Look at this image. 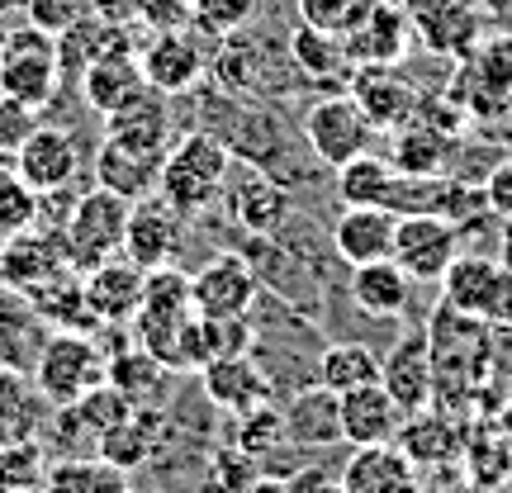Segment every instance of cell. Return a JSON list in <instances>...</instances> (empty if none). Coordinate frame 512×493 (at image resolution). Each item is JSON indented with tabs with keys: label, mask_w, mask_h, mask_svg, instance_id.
Segmentation results:
<instances>
[{
	"label": "cell",
	"mask_w": 512,
	"mask_h": 493,
	"mask_svg": "<svg viewBox=\"0 0 512 493\" xmlns=\"http://www.w3.org/2000/svg\"><path fill=\"white\" fill-rule=\"evenodd\" d=\"M422 332L432 351V408L460 418L465 408H475L479 389L494 380V328L451 304H437Z\"/></svg>",
	"instance_id": "obj_1"
},
{
	"label": "cell",
	"mask_w": 512,
	"mask_h": 493,
	"mask_svg": "<svg viewBox=\"0 0 512 493\" xmlns=\"http://www.w3.org/2000/svg\"><path fill=\"white\" fill-rule=\"evenodd\" d=\"M233 171V152L219 133L209 128H190L185 138L166 147L162 157V181H157V195H162L181 219H195L209 204L223 195V181Z\"/></svg>",
	"instance_id": "obj_2"
},
{
	"label": "cell",
	"mask_w": 512,
	"mask_h": 493,
	"mask_svg": "<svg viewBox=\"0 0 512 493\" xmlns=\"http://www.w3.org/2000/svg\"><path fill=\"white\" fill-rule=\"evenodd\" d=\"M446 91L470 114V128H489L512 110V29L494 24L470 53L456 62Z\"/></svg>",
	"instance_id": "obj_3"
},
{
	"label": "cell",
	"mask_w": 512,
	"mask_h": 493,
	"mask_svg": "<svg viewBox=\"0 0 512 493\" xmlns=\"http://www.w3.org/2000/svg\"><path fill=\"white\" fill-rule=\"evenodd\" d=\"M195 318L190 304V271H181L176 261L147 271L143 280V304L133 313V337L147 356H157L166 370H181V332Z\"/></svg>",
	"instance_id": "obj_4"
},
{
	"label": "cell",
	"mask_w": 512,
	"mask_h": 493,
	"mask_svg": "<svg viewBox=\"0 0 512 493\" xmlns=\"http://www.w3.org/2000/svg\"><path fill=\"white\" fill-rule=\"evenodd\" d=\"M299 133H304V147L318 166H347L351 157H361L375 147V128L361 114V105L351 100V91H323L318 100H309V110L299 114Z\"/></svg>",
	"instance_id": "obj_5"
},
{
	"label": "cell",
	"mask_w": 512,
	"mask_h": 493,
	"mask_svg": "<svg viewBox=\"0 0 512 493\" xmlns=\"http://www.w3.org/2000/svg\"><path fill=\"white\" fill-rule=\"evenodd\" d=\"M441 304L470 313L489 328H512V271L494 252H465L441 275Z\"/></svg>",
	"instance_id": "obj_6"
},
{
	"label": "cell",
	"mask_w": 512,
	"mask_h": 493,
	"mask_svg": "<svg viewBox=\"0 0 512 493\" xmlns=\"http://www.w3.org/2000/svg\"><path fill=\"white\" fill-rule=\"evenodd\" d=\"M128 209L133 204L124 195H114V190L76 195L72 209H67V223H62V247H67V261L76 271H95L110 256H124Z\"/></svg>",
	"instance_id": "obj_7"
},
{
	"label": "cell",
	"mask_w": 512,
	"mask_h": 493,
	"mask_svg": "<svg viewBox=\"0 0 512 493\" xmlns=\"http://www.w3.org/2000/svg\"><path fill=\"white\" fill-rule=\"evenodd\" d=\"M29 375H34V384L43 389V399L53 408H67V403H76L86 389H95L105 380V351L91 342V332L57 328L38 347Z\"/></svg>",
	"instance_id": "obj_8"
},
{
	"label": "cell",
	"mask_w": 512,
	"mask_h": 493,
	"mask_svg": "<svg viewBox=\"0 0 512 493\" xmlns=\"http://www.w3.org/2000/svg\"><path fill=\"white\" fill-rule=\"evenodd\" d=\"M62 81V53H57V38L43 29H19L0 43V95H10L29 110H43L57 95Z\"/></svg>",
	"instance_id": "obj_9"
},
{
	"label": "cell",
	"mask_w": 512,
	"mask_h": 493,
	"mask_svg": "<svg viewBox=\"0 0 512 493\" xmlns=\"http://www.w3.org/2000/svg\"><path fill=\"white\" fill-rule=\"evenodd\" d=\"M399 5L422 53L451 57V62H460L498 24L479 0H399Z\"/></svg>",
	"instance_id": "obj_10"
},
{
	"label": "cell",
	"mask_w": 512,
	"mask_h": 493,
	"mask_svg": "<svg viewBox=\"0 0 512 493\" xmlns=\"http://www.w3.org/2000/svg\"><path fill=\"white\" fill-rule=\"evenodd\" d=\"M342 43L351 67H399L418 48L399 0H356V10L342 24Z\"/></svg>",
	"instance_id": "obj_11"
},
{
	"label": "cell",
	"mask_w": 512,
	"mask_h": 493,
	"mask_svg": "<svg viewBox=\"0 0 512 493\" xmlns=\"http://www.w3.org/2000/svg\"><path fill=\"white\" fill-rule=\"evenodd\" d=\"M223 204H228V219L238 223L247 238H275L280 223L290 219V185L275 181L271 171L242 162L228 171L223 181Z\"/></svg>",
	"instance_id": "obj_12"
},
{
	"label": "cell",
	"mask_w": 512,
	"mask_h": 493,
	"mask_svg": "<svg viewBox=\"0 0 512 493\" xmlns=\"http://www.w3.org/2000/svg\"><path fill=\"white\" fill-rule=\"evenodd\" d=\"M256 299H261V280L242 252H219L200 271H190V304L204 318H252Z\"/></svg>",
	"instance_id": "obj_13"
},
{
	"label": "cell",
	"mask_w": 512,
	"mask_h": 493,
	"mask_svg": "<svg viewBox=\"0 0 512 493\" xmlns=\"http://www.w3.org/2000/svg\"><path fill=\"white\" fill-rule=\"evenodd\" d=\"M456 256H460V228L451 219H441V214H403L399 228H394V261L418 285L437 290Z\"/></svg>",
	"instance_id": "obj_14"
},
{
	"label": "cell",
	"mask_w": 512,
	"mask_h": 493,
	"mask_svg": "<svg viewBox=\"0 0 512 493\" xmlns=\"http://www.w3.org/2000/svg\"><path fill=\"white\" fill-rule=\"evenodd\" d=\"M347 91L380 138L389 128L408 124V119L418 114V95H422L418 86H413V76L403 72V62L399 67H351Z\"/></svg>",
	"instance_id": "obj_15"
},
{
	"label": "cell",
	"mask_w": 512,
	"mask_h": 493,
	"mask_svg": "<svg viewBox=\"0 0 512 493\" xmlns=\"http://www.w3.org/2000/svg\"><path fill=\"white\" fill-rule=\"evenodd\" d=\"M185 242V219L162 200V195H147V200H133L128 209V228H124V256L143 271H157V266H171L176 252Z\"/></svg>",
	"instance_id": "obj_16"
},
{
	"label": "cell",
	"mask_w": 512,
	"mask_h": 493,
	"mask_svg": "<svg viewBox=\"0 0 512 493\" xmlns=\"http://www.w3.org/2000/svg\"><path fill=\"white\" fill-rule=\"evenodd\" d=\"M138 62H143V81L162 95L195 91L204 81V67H209V62H204V48L195 43L190 29H157L152 43L138 53Z\"/></svg>",
	"instance_id": "obj_17"
},
{
	"label": "cell",
	"mask_w": 512,
	"mask_h": 493,
	"mask_svg": "<svg viewBox=\"0 0 512 493\" xmlns=\"http://www.w3.org/2000/svg\"><path fill=\"white\" fill-rule=\"evenodd\" d=\"M380 384L389 389V399L408 413L432 408V351H427V332L413 328L394 337V347L380 356Z\"/></svg>",
	"instance_id": "obj_18"
},
{
	"label": "cell",
	"mask_w": 512,
	"mask_h": 493,
	"mask_svg": "<svg viewBox=\"0 0 512 493\" xmlns=\"http://www.w3.org/2000/svg\"><path fill=\"white\" fill-rule=\"evenodd\" d=\"M143 280H147V271L133 266L128 256H110L105 266L81 271V290H86V304H91L95 323H100V328H124V323H133V313L143 304Z\"/></svg>",
	"instance_id": "obj_19"
},
{
	"label": "cell",
	"mask_w": 512,
	"mask_h": 493,
	"mask_svg": "<svg viewBox=\"0 0 512 493\" xmlns=\"http://www.w3.org/2000/svg\"><path fill=\"white\" fill-rule=\"evenodd\" d=\"M418 290L422 285L403 271L394 256L370 261V266H351V285H347L351 309L366 313V318H375V323H394V318H403Z\"/></svg>",
	"instance_id": "obj_20"
},
{
	"label": "cell",
	"mask_w": 512,
	"mask_h": 493,
	"mask_svg": "<svg viewBox=\"0 0 512 493\" xmlns=\"http://www.w3.org/2000/svg\"><path fill=\"white\" fill-rule=\"evenodd\" d=\"M394 228H399V214L384 204H342V219L332 223L337 261L370 266V261L394 256Z\"/></svg>",
	"instance_id": "obj_21"
},
{
	"label": "cell",
	"mask_w": 512,
	"mask_h": 493,
	"mask_svg": "<svg viewBox=\"0 0 512 493\" xmlns=\"http://www.w3.org/2000/svg\"><path fill=\"white\" fill-rule=\"evenodd\" d=\"M67 266H72V261H67L62 233H48V228L15 233V238H5V247H0V280L15 285V290H24V294L38 290V285H48V280L62 275Z\"/></svg>",
	"instance_id": "obj_22"
},
{
	"label": "cell",
	"mask_w": 512,
	"mask_h": 493,
	"mask_svg": "<svg viewBox=\"0 0 512 493\" xmlns=\"http://www.w3.org/2000/svg\"><path fill=\"white\" fill-rule=\"evenodd\" d=\"M285 441L299 446V451H328V446H342V403L328 384H304L285 408Z\"/></svg>",
	"instance_id": "obj_23"
},
{
	"label": "cell",
	"mask_w": 512,
	"mask_h": 493,
	"mask_svg": "<svg viewBox=\"0 0 512 493\" xmlns=\"http://www.w3.org/2000/svg\"><path fill=\"white\" fill-rule=\"evenodd\" d=\"M200 384H204V399L223 408V413H252L261 403H271V375L252 361V351H242V356H219V361H209L200 370Z\"/></svg>",
	"instance_id": "obj_24"
},
{
	"label": "cell",
	"mask_w": 512,
	"mask_h": 493,
	"mask_svg": "<svg viewBox=\"0 0 512 493\" xmlns=\"http://www.w3.org/2000/svg\"><path fill=\"white\" fill-rule=\"evenodd\" d=\"M460 138L422 124V119H408V124L384 133V157H389V166L399 176H451V157H456Z\"/></svg>",
	"instance_id": "obj_25"
},
{
	"label": "cell",
	"mask_w": 512,
	"mask_h": 493,
	"mask_svg": "<svg viewBox=\"0 0 512 493\" xmlns=\"http://www.w3.org/2000/svg\"><path fill=\"white\" fill-rule=\"evenodd\" d=\"M394 446H399L418 470H446V465H456L460 451H465V432H460V422L451 418V413L422 408V413H408V418L399 422Z\"/></svg>",
	"instance_id": "obj_26"
},
{
	"label": "cell",
	"mask_w": 512,
	"mask_h": 493,
	"mask_svg": "<svg viewBox=\"0 0 512 493\" xmlns=\"http://www.w3.org/2000/svg\"><path fill=\"white\" fill-rule=\"evenodd\" d=\"M342 493H422V470L394 441L356 446V456L342 465Z\"/></svg>",
	"instance_id": "obj_27"
},
{
	"label": "cell",
	"mask_w": 512,
	"mask_h": 493,
	"mask_svg": "<svg viewBox=\"0 0 512 493\" xmlns=\"http://www.w3.org/2000/svg\"><path fill=\"white\" fill-rule=\"evenodd\" d=\"M15 171L34 185L38 195H53V190H67L76 176V143L67 128L38 124L24 147L15 152Z\"/></svg>",
	"instance_id": "obj_28"
},
{
	"label": "cell",
	"mask_w": 512,
	"mask_h": 493,
	"mask_svg": "<svg viewBox=\"0 0 512 493\" xmlns=\"http://www.w3.org/2000/svg\"><path fill=\"white\" fill-rule=\"evenodd\" d=\"M337 403H342V441H347L351 451L356 446H384V441L399 437L403 408L389 399V389L380 380L337 394Z\"/></svg>",
	"instance_id": "obj_29"
},
{
	"label": "cell",
	"mask_w": 512,
	"mask_h": 493,
	"mask_svg": "<svg viewBox=\"0 0 512 493\" xmlns=\"http://www.w3.org/2000/svg\"><path fill=\"white\" fill-rule=\"evenodd\" d=\"M147 91L143 81V62L128 53V48H105V53L86 62V72H81V95H86V105L95 114H114L124 110L128 100H138Z\"/></svg>",
	"instance_id": "obj_30"
},
{
	"label": "cell",
	"mask_w": 512,
	"mask_h": 493,
	"mask_svg": "<svg viewBox=\"0 0 512 493\" xmlns=\"http://www.w3.org/2000/svg\"><path fill=\"white\" fill-rule=\"evenodd\" d=\"M48 413H53V403L43 399V389L34 384V375L24 366L0 361V446L38 441Z\"/></svg>",
	"instance_id": "obj_31"
},
{
	"label": "cell",
	"mask_w": 512,
	"mask_h": 493,
	"mask_svg": "<svg viewBox=\"0 0 512 493\" xmlns=\"http://www.w3.org/2000/svg\"><path fill=\"white\" fill-rule=\"evenodd\" d=\"M162 157L166 152H143V147L105 138L95 152V181H100V190L124 195L128 204L147 200V195H157V181H162Z\"/></svg>",
	"instance_id": "obj_32"
},
{
	"label": "cell",
	"mask_w": 512,
	"mask_h": 493,
	"mask_svg": "<svg viewBox=\"0 0 512 493\" xmlns=\"http://www.w3.org/2000/svg\"><path fill=\"white\" fill-rule=\"evenodd\" d=\"M290 62L299 81L309 86H332V91H347L351 81V57L342 34H328V29H313V24H294L290 29Z\"/></svg>",
	"instance_id": "obj_33"
},
{
	"label": "cell",
	"mask_w": 512,
	"mask_h": 493,
	"mask_svg": "<svg viewBox=\"0 0 512 493\" xmlns=\"http://www.w3.org/2000/svg\"><path fill=\"white\" fill-rule=\"evenodd\" d=\"M43 328H48V323H43V313H38L34 299L0 280V361L29 370L34 366V356H38V347L48 342V332Z\"/></svg>",
	"instance_id": "obj_34"
},
{
	"label": "cell",
	"mask_w": 512,
	"mask_h": 493,
	"mask_svg": "<svg viewBox=\"0 0 512 493\" xmlns=\"http://www.w3.org/2000/svg\"><path fill=\"white\" fill-rule=\"evenodd\" d=\"M105 138L143 152H166L171 147V114H166V95L147 86L138 100H128L124 110L105 114Z\"/></svg>",
	"instance_id": "obj_35"
},
{
	"label": "cell",
	"mask_w": 512,
	"mask_h": 493,
	"mask_svg": "<svg viewBox=\"0 0 512 493\" xmlns=\"http://www.w3.org/2000/svg\"><path fill=\"white\" fill-rule=\"evenodd\" d=\"M460 465L470 470V484H484V489L503 493L512 479V432L498 418H479L475 427L465 432Z\"/></svg>",
	"instance_id": "obj_36"
},
{
	"label": "cell",
	"mask_w": 512,
	"mask_h": 493,
	"mask_svg": "<svg viewBox=\"0 0 512 493\" xmlns=\"http://www.w3.org/2000/svg\"><path fill=\"white\" fill-rule=\"evenodd\" d=\"M48 493H133L128 470L110 465L105 456H62L48 460V475H43Z\"/></svg>",
	"instance_id": "obj_37"
},
{
	"label": "cell",
	"mask_w": 512,
	"mask_h": 493,
	"mask_svg": "<svg viewBox=\"0 0 512 493\" xmlns=\"http://www.w3.org/2000/svg\"><path fill=\"white\" fill-rule=\"evenodd\" d=\"M157 437H162V413L157 408H133V418H124L100 437L95 456H105L119 470H138V465L157 456Z\"/></svg>",
	"instance_id": "obj_38"
},
{
	"label": "cell",
	"mask_w": 512,
	"mask_h": 493,
	"mask_svg": "<svg viewBox=\"0 0 512 493\" xmlns=\"http://www.w3.org/2000/svg\"><path fill=\"white\" fill-rule=\"evenodd\" d=\"M105 380L124 394L133 408H152L166 384V366L143 347H124L119 356H105Z\"/></svg>",
	"instance_id": "obj_39"
},
{
	"label": "cell",
	"mask_w": 512,
	"mask_h": 493,
	"mask_svg": "<svg viewBox=\"0 0 512 493\" xmlns=\"http://www.w3.org/2000/svg\"><path fill=\"white\" fill-rule=\"evenodd\" d=\"M380 380V356L366 347V342H328L318 351V384H328L332 394H347V389H361V384Z\"/></svg>",
	"instance_id": "obj_40"
},
{
	"label": "cell",
	"mask_w": 512,
	"mask_h": 493,
	"mask_svg": "<svg viewBox=\"0 0 512 493\" xmlns=\"http://www.w3.org/2000/svg\"><path fill=\"white\" fill-rule=\"evenodd\" d=\"M394 181V166L384 152H361L347 166H337V200L342 204H384V190Z\"/></svg>",
	"instance_id": "obj_41"
},
{
	"label": "cell",
	"mask_w": 512,
	"mask_h": 493,
	"mask_svg": "<svg viewBox=\"0 0 512 493\" xmlns=\"http://www.w3.org/2000/svg\"><path fill=\"white\" fill-rule=\"evenodd\" d=\"M256 10H261V0H190V24H195V34L228 38L242 34L256 19Z\"/></svg>",
	"instance_id": "obj_42"
},
{
	"label": "cell",
	"mask_w": 512,
	"mask_h": 493,
	"mask_svg": "<svg viewBox=\"0 0 512 493\" xmlns=\"http://www.w3.org/2000/svg\"><path fill=\"white\" fill-rule=\"evenodd\" d=\"M38 228V190L19 171H0V238Z\"/></svg>",
	"instance_id": "obj_43"
},
{
	"label": "cell",
	"mask_w": 512,
	"mask_h": 493,
	"mask_svg": "<svg viewBox=\"0 0 512 493\" xmlns=\"http://www.w3.org/2000/svg\"><path fill=\"white\" fill-rule=\"evenodd\" d=\"M72 408L81 413V418H86V427H91L95 437H105L110 427H119L124 418H133V403H128L110 380H100L95 389H86V394H81Z\"/></svg>",
	"instance_id": "obj_44"
},
{
	"label": "cell",
	"mask_w": 512,
	"mask_h": 493,
	"mask_svg": "<svg viewBox=\"0 0 512 493\" xmlns=\"http://www.w3.org/2000/svg\"><path fill=\"white\" fill-rule=\"evenodd\" d=\"M285 441V418L275 403H261L252 413H242V427H238V451H247L252 460H266Z\"/></svg>",
	"instance_id": "obj_45"
},
{
	"label": "cell",
	"mask_w": 512,
	"mask_h": 493,
	"mask_svg": "<svg viewBox=\"0 0 512 493\" xmlns=\"http://www.w3.org/2000/svg\"><path fill=\"white\" fill-rule=\"evenodd\" d=\"M43 475H48V460H43V446H38V441H15V446H0V493L43 484Z\"/></svg>",
	"instance_id": "obj_46"
},
{
	"label": "cell",
	"mask_w": 512,
	"mask_h": 493,
	"mask_svg": "<svg viewBox=\"0 0 512 493\" xmlns=\"http://www.w3.org/2000/svg\"><path fill=\"white\" fill-rule=\"evenodd\" d=\"M256 475V460L247 451H214L209 456V479H204V489L209 493H242L252 484Z\"/></svg>",
	"instance_id": "obj_47"
},
{
	"label": "cell",
	"mask_w": 512,
	"mask_h": 493,
	"mask_svg": "<svg viewBox=\"0 0 512 493\" xmlns=\"http://www.w3.org/2000/svg\"><path fill=\"white\" fill-rule=\"evenodd\" d=\"M24 15H29V24H34V29L62 38L76 19L86 15V0H29V5H24Z\"/></svg>",
	"instance_id": "obj_48"
},
{
	"label": "cell",
	"mask_w": 512,
	"mask_h": 493,
	"mask_svg": "<svg viewBox=\"0 0 512 493\" xmlns=\"http://www.w3.org/2000/svg\"><path fill=\"white\" fill-rule=\"evenodd\" d=\"M34 128H38V110L19 105L10 95H0V157H15Z\"/></svg>",
	"instance_id": "obj_49"
},
{
	"label": "cell",
	"mask_w": 512,
	"mask_h": 493,
	"mask_svg": "<svg viewBox=\"0 0 512 493\" xmlns=\"http://www.w3.org/2000/svg\"><path fill=\"white\" fill-rule=\"evenodd\" d=\"M133 15L143 19L147 29H185L190 24V0H133Z\"/></svg>",
	"instance_id": "obj_50"
},
{
	"label": "cell",
	"mask_w": 512,
	"mask_h": 493,
	"mask_svg": "<svg viewBox=\"0 0 512 493\" xmlns=\"http://www.w3.org/2000/svg\"><path fill=\"white\" fill-rule=\"evenodd\" d=\"M294 5H299V24L328 29V34H342L347 15L356 10V0H294Z\"/></svg>",
	"instance_id": "obj_51"
},
{
	"label": "cell",
	"mask_w": 512,
	"mask_h": 493,
	"mask_svg": "<svg viewBox=\"0 0 512 493\" xmlns=\"http://www.w3.org/2000/svg\"><path fill=\"white\" fill-rule=\"evenodd\" d=\"M484 200L503 223H512V157L494 162V171L484 176Z\"/></svg>",
	"instance_id": "obj_52"
},
{
	"label": "cell",
	"mask_w": 512,
	"mask_h": 493,
	"mask_svg": "<svg viewBox=\"0 0 512 493\" xmlns=\"http://www.w3.org/2000/svg\"><path fill=\"white\" fill-rule=\"evenodd\" d=\"M285 484H290V493H342V475L328 465H299Z\"/></svg>",
	"instance_id": "obj_53"
},
{
	"label": "cell",
	"mask_w": 512,
	"mask_h": 493,
	"mask_svg": "<svg viewBox=\"0 0 512 493\" xmlns=\"http://www.w3.org/2000/svg\"><path fill=\"white\" fill-rule=\"evenodd\" d=\"M242 493H290V484H285L280 475H271V470H256L252 484H247Z\"/></svg>",
	"instance_id": "obj_54"
},
{
	"label": "cell",
	"mask_w": 512,
	"mask_h": 493,
	"mask_svg": "<svg viewBox=\"0 0 512 493\" xmlns=\"http://www.w3.org/2000/svg\"><path fill=\"white\" fill-rule=\"evenodd\" d=\"M484 133H489V138H494V143H498V152H503V157H512V110L503 114L498 124H489V128H484Z\"/></svg>",
	"instance_id": "obj_55"
},
{
	"label": "cell",
	"mask_w": 512,
	"mask_h": 493,
	"mask_svg": "<svg viewBox=\"0 0 512 493\" xmlns=\"http://www.w3.org/2000/svg\"><path fill=\"white\" fill-rule=\"evenodd\" d=\"M498 261L512 271V223H503V233H498Z\"/></svg>",
	"instance_id": "obj_56"
},
{
	"label": "cell",
	"mask_w": 512,
	"mask_h": 493,
	"mask_svg": "<svg viewBox=\"0 0 512 493\" xmlns=\"http://www.w3.org/2000/svg\"><path fill=\"white\" fill-rule=\"evenodd\" d=\"M479 5H484V10H489V15H508V10H512V0H479Z\"/></svg>",
	"instance_id": "obj_57"
},
{
	"label": "cell",
	"mask_w": 512,
	"mask_h": 493,
	"mask_svg": "<svg viewBox=\"0 0 512 493\" xmlns=\"http://www.w3.org/2000/svg\"><path fill=\"white\" fill-rule=\"evenodd\" d=\"M446 493H498V489H484V484H470V479H465V484H451Z\"/></svg>",
	"instance_id": "obj_58"
},
{
	"label": "cell",
	"mask_w": 512,
	"mask_h": 493,
	"mask_svg": "<svg viewBox=\"0 0 512 493\" xmlns=\"http://www.w3.org/2000/svg\"><path fill=\"white\" fill-rule=\"evenodd\" d=\"M29 0H0V15H10V10H24Z\"/></svg>",
	"instance_id": "obj_59"
},
{
	"label": "cell",
	"mask_w": 512,
	"mask_h": 493,
	"mask_svg": "<svg viewBox=\"0 0 512 493\" xmlns=\"http://www.w3.org/2000/svg\"><path fill=\"white\" fill-rule=\"evenodd\" d=\"M5 493H48L43 484H29V489H5Z\"/></svg>",
	"instance_id": "obj_60"
},
{
	"label": "cell",
	"mask_w": 512,
	"mask_h": 493,
	"mask_svg": "<svg viewBox=\"0 0 512 493\" xmlns=\"http://www.w3.org/2000/svg\"><path fill=\"white\" fill-rule=\"evenodd\" d=\"M498 24H503V29H512V10H508V15H498Z\"/></svg>",
	"instance_id": "obj_61"
}]
</instances>
